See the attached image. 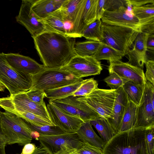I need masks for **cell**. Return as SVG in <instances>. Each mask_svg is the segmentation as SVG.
I'll return each instance as SVG.
<instances>
[{
	"label": "cell",
	"mask_w": 154,
	"mask_h": 154,
	"mask_svg": "<svg viewBox=\"0 0 154 154\" xmlns=\"http://www.w3.org/2000/svg\"><path fill=\"white\" fill-rule=\"evenodd\" d=\"M31 136L32 138L35 139L36 140H38V138L40 136L39 133L36 131H32Z\"/></svg>",
	"instance_id": "cell-47"
},
{
	"label": "cell",
	"mask_w": 154,
	"mask_h": 154,
	"mask_svg": "<svg viewBox=\"0 0 154 154\" xmlns=\"http://www.w3.org/2000/svg\"><path fill=\"white\" fill-rule=\"evenodd\" d=\"M101 20H96L88 26L82 31V37L88 40L103 42V38L101 29Z\"/></svg>",
	"instance_id": "cell-32"
},
{
	"label": "cell",
	"mask_w": 154,
	"mask_h": 154,
	"mask_svg": "<svg viewBox=\"0 0 154 154\" xmlns=\"http://www.w3.org/2000/svg\"><path fill=\"white\" fill-rule=\"evenodd\" d=\"M97 82L93 78L83 80L79 87L72 95L74 97L86 96L98 88Z\"/></svg>",
	"instance_id": "cell-33"
},
{
	"label": "cell",
	"mask_w": 154,
	"mask_h": 154,
	"mask_svg": "<svg viewBox=\"0 0 154 154\" xmlns=\"http://www.w3.org/2000/svg\"><path fill=\"white\" fill-rule=\"evenodd\" d=\"M25 121L32 131H37L40 135H57L68 133L57 126H38Z\"/></svg>",
	"instance_id": "cell-34"
},
{
	"label": "cell",
	"mask_w": 154,
	"mask_h": 154,
	"mask_svg": "<svg viewBox=\"0 0 154 154\" xmlns=\"http://www.w3.org/2000/svg\"><path fill=\"white\" fill-rule=\"evenodd\" d=\"M3 112H2L0 111V136H1L4 139H5H5L4 137L3 134L2 133V129H1V122L2 117V115H3Z\"/></svg>",
	"instance_id": "cell-48"
},
{
	"label": "cell",
	"mask_w": 154,
	"mask_h": 154,
	"mask_svg": "<svg viewBox=\"0 0 154 154\" xmlns=\"http://www.w3.org/2000/svg\"><path fill=\"white\" fill-rule=\"evenodd\" d=\"M74 154L72 152H71L70 153H68V154Z\"/></svg>",
	"instance_id": "cell-52"
},
{
	"label": "cell",
	"mask_w": 154,
	"mask_h": 154,
	"mask_svg": "<svg viewBox=\"0 0 154 154\" xmlns=\"http://www.w3.org/2000/svg\"><path fill=\"white\" fill-rule=\"evenodd\" d=\"M138 106L128 100L122 121L120 132L133 128L136 123Z\"/></svg>",
	"instance_id": "cell-27"
},
{
	"label": "cell",
	"mask_w": 154,
	"mask_h": 154,
	"mask_svg": "<svg viewBox=\"0 0 154 154\" xmlns=\"http://www.w3.org/2000/svg\"><path fill=\"white\" fill-rule=\"evenodd\" d=\"M154 127V85L146 80L139 105L138 106L134 128L147 129Z\"/></svg>",
	"instance_id": "cell-9"
},
{
	"label": "cell",
	"mask_w": 154,
	"mask_h": 154,
	"mask_svg": "<svg viewBox=\"0 0 154 154\" xmlns=\"http://www.w3.org/2000/svg\"><path fill=\"white\" fill-rule=\"evenodd\" d=\"M36 146L32 143H29L24 145L21 154H32L35 149Z\"/></svg>",
	"instance_id": "cell-44"
},
{
	"label": "cell",
	"mask_w": 154,
	"mask_h": 154,
	"mask_svg": "<svg viewBox=\"0 0 154 154\" xmlns=\"http://www.w3.org/2000/svg\"><path fill=\"white\" fill-rule=\"evenodd\" d=\"M75 77H83L100 74L102 70L101 62L93 56L75 55L65 66L60 68Z\"/></svg>",
	"instance_id": "cell-11"
},
{
	"label": "cell",
	"mask_w": 154,
	"mask_h": 154,
	"mask_svg": "<svg viewBox=\"0 0 154 154\" xmlns=\"http://www.w3.org/2000/svg\"><path fill=\"white\" fill-rule=\"evenodd\" d=\"M30 90L45 91L75 83L83 79L77 78L60 68H47L32 75Z\"/></svg>",
	"instance_id": "cell-4"
},
{
	"label": "cell",
	"mask_w": 154,
	"mask_h": 154,
	"mask_svg": "<svg viewBox=\"0 0 154 154\" xmlns=\"http://www.w3.org/2000/svg\"><path fill=\"white\" fill-rule=\"evenodd\" d=\"M149 35L139 32L134 42L133 48L130 49L127 54L128 58L127 63L143 70L147 61L146 42Z\"/></svg>",
	"instance_id": "cell-19"
},
{
	"label": "cell",
	"mask_w": 154,
	"mask_h": 154,
	"mask_svg": "<svg viewBox=\"0 0 154 154\" xmlns=\"http://www.w3.org/2000/svg\"><path fill=\"white\" fill-rule=\"evenodd\" d=\"M71 152L75 154H103L102 150L100 149L85 143Z\"/></svg>",
	"instance_id": "cell-37"
},
{
	"label": "cell",
	"mask_w": 154,
	"mask_h": 154,
	"mask_svg": "<svg viewBox=\"0 0 154 154\" xmlns=\"http://www.w3.org/2000/svg\"><path fill=\"white\" fill-rule=\"evenodd\" d=\"M35 48L43 65L47 68H60L76 55L75 38L45 31L32 36Z\"/></svg>",
	"instance_id": "cell-1"
},
{
	"label": "cell",
	"mask_w": 154,
	"mask_h": 154,
	"mask_svg": "<svg viewBox=\"0 0 154 154\" xmlns=\"http://www.w3.org/2000/svg\"><path fill=\"white\" fill-rule=\"evenodd\" d=\"M3 135L7 144L21 145L31 143V129L22 119L10 112H3L1 123Z\"/></svg>",
	"instance_id": "cell-3"
},
{
	"label": "cell",
	"mask_w": 154,
	"mask_h": 154,
	"mask_svg": "<svg viewBox=\"0 0 154 154\" xmlns=\"http://www.w3.org/2000/svg\"><path fill=\"white\" fill-rule=\"evenodd\" d=\"M109 74L114 72L120 77L141 85L146 81L143 70L120 60L109 61Z\"/></svg>",
	"instance_id": "cell-18"
},
{
	"label": "cell",
	"mask_w": 154,
	"mask_h": 154,
	"mask_svg": "<svg viewBox=\"0 0 154 154\" xmlns=\"http://www.w3.org/2000/svg\"><path fill=\"white\" fill-rule=\"evenodd\" d=\"M146 47L147 50L154 51V35H149L146 42Z\"/></svg>",
	"instance_id": "cell-45"
},
{
	"label": "cell",
	"mask_w": 154,
	"mask_h": 154,
	"mask_svg": "<svg viewBox=\"0 0 154 154\" xmlns=\"http://www.w3.org/2000/svg\"><path fill=\"white\" fill-rule=\"evenodd\" d=\"M117 90L104 89L98 88L89 94L77 97L106 121L111 117L115 100Z\"/></svg>",
	"instance_id": "cell-7"
},
{
	"label": "cell",
	"mask_w": 154,
	"mask_h": 154,
	"mask_svg": "<svg viewBox=\"0 0 154 154\" xmlns=\"http://www.w3.org/2000/svg\"><path fill=\"white\" fill-rule=\"evenodd\" d=\"M110 75L104 80L107 85L112 90H117L122 87L128 80L120 77L114 72L110 73Z\"/></svg>",
	"instance_id": "cell-36"
},
{
	"label": "cell",
	"mask_w": 154,
	"mask_h": 154,
	"mask_svg": "<svg viewBox=\"0 0 154 154\" xmlns=\"http://www.w3.org/2000/svg\"><path fill=\"white\" fill-rule=\"evenodd\" d=\"M32 76L20 75L9 64L5 54L0 53V83L9 91L10 95L26 92L32 84Z\"/></svg>",
	"instance_id": "cell-6"
},
{
	"label": "cell",
	"mask_w": 154,
	"mask_h": 154,
	"mask_svg": "<svg viewBox=\"0 0 154 154\" xmlns=\"http://www.w3.org/2000/svg\"><path fill=\"white\" fill-rule=\"evenodd\" d=\"M5 88V87L0 83V91H4Z\"/></svg>",
	"instance_id": "cell-51"
},
{
	"label": "cell",
	"mask_w": 154,
	"mask_h": 154,
	"mask_svg": "<svg viewBox=\"0 0 154 154\" xmlns=\"http://www.w3.org/2000/svg\"><path fill=\"white\" fill-rule=\"evenodd\" d=\"M101 42L92 40L75 42L74 50L76 55L82 57H92Z\"/></svg>",
	"instance_id": "cell-30"
},
{
	"label": "cell",
	"mask_w": 154,
	"mask_h": 154,
	"mask_svg": "<svg viewBox=\"0 0 154 154\" xmlns=\"http://www.w3.org/2000/svg\"><path fill=\"white\" fill-rule=\"evenodd\" d=\"M32 154H49L48 152L46 149L42 146L40 145L37 146Z\"/></svg>",
	"instance_id": "cell-46"
},
{
	"label": "cell",
	"mask_w": 154,
	"mask_h": 154,
	"mask_svg": "<svg viewBox=\"0 0 154 154\" xmlns=\"http://www.w3.org/2000/svg\"><path fill=\"white\" fill-rule=\"evenodd\" d=\"M29 98L32 101L39 105L44 104L45 97L44 91L38 90H29L26 92Z\"/></svg>",
	"instance_id": "cell-38"
},
{
	"label": "cell",
	"mask_w": 154,
	"mask_h": 154,
	"mask_svg": "<svg viewBox=\"0 0 154 154\" xmlns=\"http://www.w3.org/2000/svg\"><path fill=\"white\" fill-rule=\"evenodd\" d=\"M7 144L5 140L0 136V146L5 147Z\"/></svg>",
	"instance_id": "cell-49"
},
{
	"label": "cell",
	"mask_w": 154,
	"mask_h": 154,
	"mask_svg": "<svg viewBox=\"0 0 154 154\" xmlns=\"http://www.w3.org/2000/svg\"><path fill=\"white\" fill-rule=\"evenodd\" d=\"M146 70L144 73L146 79L154 85V61L149 60L145 63Z\"/></svg>",
	"instance_id": "cell-41"
},
{
	"label": "cell",
	"mask_w": 154,
	"mask_h": 154,
	"mask_svg": "<svg viewBox=\"0 0 154 154\" xmlns=\"http://www.w3.org/2000/svg\"><path fill=\"white\" fill-rule=\"evenodd\" d=\"M90 122L97 130L101 138L106 143L116 134L107 121L101 116Z\"/></svg>",
	"instance_id": "cell-31"
},
{
	"label": "cell",
	"mask_w": 154,
	"mask_h": 154,
	"mask_svg": "<svg viewBox=\"0 0 154 154\" xmlns=\"http://www.w3.org/2000/svg\"><path fill=\"white\" fill-rule=\"evenodd\" d=\"M122 6L126 7L125 0H105L104 8L105 11H114Z\"/></svg>",
	"instance_id": "cell-39"
},
{
	"label": "cell",
	"mask_w": 154,
	"mask_h": 154,
	"mask_svg": "<svg viewBox=\"0 0 154 154\" xmlns=\"http://www.w3.org/2000/svg\"><path fill=\"white\" fill-rule=\"evenodd\" d=\"M0 154H6L5 147L0 146Z\"/></svg>",
	"instance_id": "cell-50"
},
{
	"label": "cell",
	"mask_w": 154,
	"mask_h": 154,
	"mask_svg": "<svg viewBox=\"0 0 154 154\" xmlns=\"http://www.w3.org/2000/svg\"><path fill=\"white\" fill-rule=\"evenodd\" d=\"M98 0H82L75 15L70 37H81L84 29L97 20L96 7Z\"/></svg>",
	"instance_id": "cell-12"
},
{
	"label": "cell",
	"mask_w": 154,
	"mask_h": 154,
	"mask_svg": "<svg viewBox=\"0 0 154 154\" xmlns=\"http://www.w3.org/2000/svg\"><path fill=\"white\" fill-rule=\"evenodd\" d=\"M0 103L26 111L51 120L45 102L41 105L35 103L29 98L26 92L0 98Z\"/></svg>",
	"instance_id": "cell-13"
},
{
	"label": "cell",
	"mask_w": 154,
	"mask_h": 154,
	"mask_svg": "<svg viewBox=\"0 0 154 154\" xmlns=\"http://www.w3.org/2000/svg\"><path fill=\"white\" fill-rule=\"evenodd\" d=\"M101 20L105 24L128 27L141 32L139 20L134 16L129 15L125 7L114 11H105Z\"/></svg>",
	"instance_id": "cell-16"
},
{
	"label": "cell",
	"mask_w": 154,
	"mask_h": 154,
	"mask_svg": "<svg viewBox=\"0 0 154 154\" xmlns=\"http://www.w3.org/2000/svg\"><path fill=\"white\" fill-rule=\"evenodd\" d=\"M90 121L84 122L76 132L83 143L88 144L102 150L106 142L99 137L93 129Z\"/></svg>",
	"instance_id": "cell-23"
},
{
	"label": "cell",
	"mask_w": 154,
	"mask_h": 154,
	"mask_svg": "<svg viewBox=\"0 0 154 154\" xmlns=\"http://www.w3.org/2000/svg\"><path fill=\"white\" fill-rule=\"evenodd\" d=\"M83 79L75 83L55 89L44 91L45 97L54 100L71 96L81 86Z\"/></svg>",
	"instance_id": "cell-26"
},
{
	"label": "cell",
	"mask_w": 154,
	"mask_h": 154,
	"mask_svg": "<svg viewBox=\"0 0 154 154\" xmlns=\"http://www.w3.org/2000/svg\"><path fill=\"white\" fill-rule=\"evenodd\" d=\"M144 86L145 84L141 85L129 81L125 83L122 87L128 100L138 106L142 97Z\"/></svg>",
	"instance_id": "cell-28"
},
{
	"label": "cell",
	"mask_w": 154,
	"mask_h": 154,
	"mask_svg": "<svg viewBox=\"0 0 154 154\" xmlns=\"http://www.w3.org/2000/svg\"><path fill=\"white\" fill-rule=\"evenodd\" d=\"M82 0H65L61 7L64 9L69 21L72 23Z\"/></svg>",
	"instance_id": "cell-35"
},
{
	"label": "cell",
	"mask_w": 154,
	"mask_h": 154,
	"mask_svg": "<svg viewBox=\"0 0 154 154\" xmlns=\"http://www.w3.org/2000/svg\"><path fill=\"white\" fill-rule=\"evenodd\" d=\"M35 0H22L17 22L28 30L32 36H35L45 31L42 23L33 12L31 7Z\"/></svg>",
	"instance_id": "cell-15"
},
{
	"label": "cell",
	"mask_w": 154,
	"mask_h": 154,
	"mask_svg": "<svg viewBox=\"0 0 154 154\" xmlns=\"http://www.w3.org/2000/svg\"><path fill=\"white\" fill-rule=\"evenodd\" d=\"M7 61L15 71L25 76H32L45 69L43 65L39 64L32 58L19 54H5Z\"/></svg>",
	"instance_id": "cell-17"
},
{
	"label": "cell",
	"mask_w": 154,
	"mask_h": 154,
	"mask_svg": "<svg viewBox=\"0 0 154 154\" xmlns=\"http://www.w3.org/2000/svg\"><path fill=\"white\" fill-rule=\"evenodd\" d=\"M65 0H35L31 9L39 19L59 8Z\"/></svg>",
	"instance_id": "cell-25"
},
{
	"label": "cell",
	"mask_w": 154,
	"mask_h": 154,
	"mask_svg": "<svg viewBox=\"0 0 154 154\" xmlns=\"http://www.w3.org/2000/svg\"><path fill=\"white\" fill-rule=\"evenodd\" d=\"M102 42L120 52L125 56L140 32L131 28L102 23Z\"/></svg>",
	"instance_id": "cell-5"
},
{
	"label": "cell",
	"mask_w": 154,
	"mask_h": 154,
	"mask_svg": "<svg viewBox=\"0 0 154 154\" xmlns=\"http://www.w3.org/2000/svg\"><path fill=\"white\" fill-rule=\"evenodd\" d=\"M40 145L49 154H67L78 149L83 143L76 132L57 135H40Z\"/></svg>",
	"instance_id": "cell-8"
},
{
	"label": "cell",
	"mask_w": 154,
	"mask_h": 154,
	"mask_svg": "<svg viewBox=\"0 0 154 154\" xmlns=\"http://www.w3.org/2000/svg\"><path fill=\"white\" fill-rule=\"evenodd\" d=\"M46 106L51 122L68 133L76 132L84 122L80 118L66 113L49 101Z\"/></svg>",
	"instance_id": "cell-14"
},
{
	"label": "cell",
	"mask_w": 154,
	"mask_h": 154,
	"mask_svg": "<svg viewBox=\"0 0 154 154\" xmlns=\"http://www.w3.org/2000/svg\"><path fill=\"white\" fill-rule=\"evenodd\" d=\"M132 12L141 24V32L154 34V3L133 7Z\"/></svg>",
	"instance_id": "cell-22"
},
{
	"label": "cell",
	"mask_w": 154,
	"mask_h": 154,
	"mask_svg": "<svg viewBox=\"0 0 154 154\" xmlns=\"http://www.w3.org/2000/svg\"><path fill=\"white\" fill-rule=\"evenodd\" d=\"M70 96L49 101L57 108L69 114L80 118L84 122L94 120L100 116L83 102Z\"/></svg>",
	"instance_id": "cell-10"
},
{
	"label": "cell",
	"mask_w": 154,
	"mask_h": 154,
	"mask_svg": "<svg viewBox=\"0 0 154 154\" xmlns=\"http://www.w3.org/2000/svg\"><path fill=\"white\" fill-rule=\"evenodd\" d=\"M133 7L140 6L149 3H154V0H126Z\"/></svg>",
	"instance_id": "cell-43"
},
{
	"label": "cell",
	"mask_w": 154,
	"mask_h": 154,
	"mask_svg": "<svg viewBox=\"0 0 154 154\" xmlns=\"http://www.w3.org/2000/svg\"><path fill=\"white\" fill-rule=\"evenodd\" d=\"M105 0H98L96 7L97 20H101L105 10L104 6Z\"/></svg>",
	"instance_id": "cell-42"
},
{
	"label": "cell",
	"mask_w": 154,
	"mask_h": 154,
	"mask_svg": "<svg viewBox=\"0 0 154 154\" xmlns=\"http://www.w3.org/2000/svg\"><path fill=\"white\" fill-rule=\"evenodd\" d=\"M38 20L43 24L45 31L54 32L67 36L64 24L69 20L61 6L45 18L38 19Z\"/></svg>",
	"instance_id": "cell-21"
},
{
	"label": "cell",
	"mask_w": 154,
	"mask_h": 154,
	"mask_svg": "<svg viewBox=\"0 0 154 154\" xmlns=\"http://www.w3.org/2000/svg\"><path fill=\"white\" fill-rule=\"evenodd\" d=\"M128 101L122 87L117 89L112 115L107 121L116 134L119 133L122 119Z\"/></svg>",
	"instance_id": "cell-20"
},
{
	"label": "cell",
	"mask_w": 154,
	"mask_h": 154,
	"mask_svg": "<svg viewBox=\"0 0 154 154\" xmlns=\"http://www.w3.org/2000/svg\"><path fill=\"white\" fill-rule=\"evenodd\" d=\"M0 107L6 112L12 113L34 125L55 126L51 120L26 111L3 104H0Z\"/></svg>",
	"instance_id": "cell-24"
},
{
	"label": "cell",
	"mask_w": 154,
	"mask_h": 154,
	"mask_svg": "<svg viewBox=\"0 0 154 154\" xmlns=\"http://www.w3.org/2000/svg\"><path fill=\"white\" fill-rule=\"evenodd\" d=\"M146 131L145 129L133 128L116 134L104 146L103 154H149Z\"/></svg>",
	"instance_id": "cell-2"
},
{
	"label": "cell",
	"mask_w": 154,
	"mask_h": 154,
	"mask_svg": "<svg viewBox=\"0 0 154 154\" xmlns=\"http://www.w3.org/2000/svg\"><path fill=\"white\" fill-rule=\"evenodd\" d=\"M154 127L146 129L145 139L146 146L149 154H154Z\"/></svg>",
	"instance_id": "cell-40"
},
{
	"label": "cell",
	"mask_w": 154,
	"mask_h": 154,
	"mask_svg": "<svg viewBox=\"0 0 154 154\" xmlns=\"http://www.w3.org/2000/svg\"><path fill=\"white\" fill-rule=\"evenodd\" d=\"M125 55L106 44L102 42L93 57L97 60L109 61L120 60Z\"/></svg>",
	"instance_id": "cell-29"
}]
</instances>
